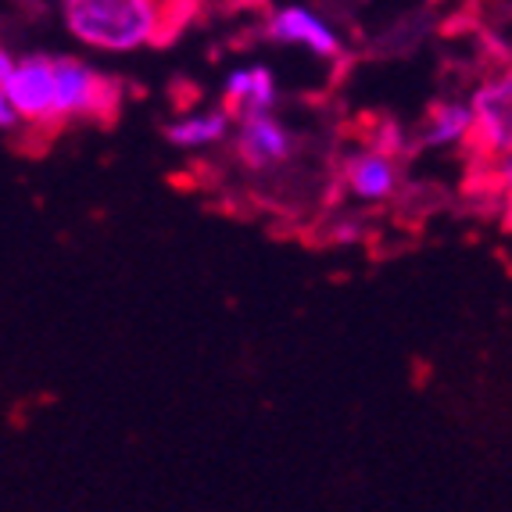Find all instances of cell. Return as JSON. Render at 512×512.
I'll return each mask as SVG.
<instances>
[{"mask_svg":"<svg viewBox=\"0 0 512 512\" xmlns=\"http://www.w3.org/2000/svg\"><path fill=\"white\" fill-rule=\"evenodd\" d=\"M65 26L94 51L169 47L201 15V0H61Z\"/></svg>","mask_w":512,"mask_h":512,"instance_id":"obj_1","label":"cell"},{"mask_svg":"<svg viewBox=\"0 0 512 512\" xmlns=\"http://www.w3.org/2000/svg\"><path fill=\"white\" fill-rule=\"evenodd\" d=\"M473 133L470 154L480 165H495L512 158V61L487 72L470 94Z\"/></svg>","mask_w":512,"mask_h":512,"instance_id":"obj_2","label":"cell"},{"mask_svg":"<svg viewBox=\"0 0 512 512\" xmlns=\"http://www.w3.org/2000/svg\"><path fill=\"white\" fill-rule=\"evenodd\" d=\"M54 94L61 126L72 119H94L111 126L122 111V83L94 72L79 58H54Z\"/></svg>","mask_w":512,"mask_h":512,"instance_id":"obj_3","label":"cell"},{"mask_svg":"<svg viewBox=\"0 0 512 512\" xmlns=\"http://www.w3.org/2000/svg\"><path fill=\"white\" fill-rule=\"evenodd\" d=\"M4 94H8L18 122H26L29 137H54L65 129L58 119V94H54V58H43V54L22 58L4 86Z\"/></svg>","mask_w":512,"mask_h":512,"instance_id":"obj_4","label":"cell"},{"mask_svg":"<svg viewBox=\"0 0 512 512\" xmlns=\"http://www.w3.org/2000/svg\"><path fill=\"white\" fill-rule=\"evenodd\" d=\"M298 151H301V140L276 119L273 111L237 122L233 158H237V162L244 165V172H251V176H273L276 169L294 162Z\"/></svg>","mask_w":512,"mask_h":512,"instance_id":"obj_5","label":"cell"},{"mask_svg":"<svg viewBox=\"0 0 512 512\" xmlns=\"http://www.w3.org/2000/svg\"><path fill=\"white\" fill-rule=\"evenodd\" d=\"M337 180L362 205H387L402 194L405 176H402V158H394L376 147H359V151L344 154Z\"/></svg>","mask_w":512,"mask_h":512,"instance_id":"obj_6","label":"cell"},{"mask_svg":"<svg viewBox=\"0 0 512 512\" xmlns=\"http://www.w3.org/2000/svg\"><path fill=\"white\" fill-rule=\"evenodd\" d=\"M265 36L276 43H298V47H308V51L316 54L323 61H344L348 51H344V43L337 40L330 26H326L323 18L312 15L305 8H283L273 11L269 22H265Z\"/></svg>","mask_w":512,"mask_h":512,"instance_id":"obj_7","label":"cell"},{"mask_svg":"<svg viewBox=\"0 0 512 512\" xmlns=\"http://www.w3.org/2000/svg\"><path fill=\"white\" fill-rule=\"evenodd\" d=\"M473 133V111L470 101L462 97H441L427 108L423 122L412 133V147L423 151H448V147H466Z\"/></svg>","mask_w":512,"mask_h":512,"instance_id":"obj_8","label":"cell"},{"mask_svg":"<svg viewBox=\"0 0 512 512\" xmlns=\"http://www.w3.org/2000/svg\"><path fill=\"white\" fill-rule=\"evenodd\" d=\"M276 101H280L276 79L265 65L237 69L222 83V111H226L233 122H244V119H251V115H265V111L276 108Z\"/></svg>","mask_w":512,"mask_h":512,"instance_id":"obj_9","label":"cell"},{"mask_svg":"<svg viewBox=\"0 0 512 512\" xmlns=\"http://www.w3.org/2000/svg\"><path fill=\"white\" fill-rule=\"evenodd\" d=\"M230 115L222 108L205 111V115H194V119H183V122H172L165 129V140L176 147H212L222 144L226 133H230Z\"/></svg>","mask_w":512,"mask_h":512,"instance_id":"obj_10","label":"cell"},{"mask_svg":"<svg viewBox=\"0 0 512 512\" xmlns=\"http://www.w3.org/2000/svg\"><path fill=\"white\" fill-rule=\"evenodd\" d=\"M484 172H487V187H491V201H495L498 215H502V226L512 230V158L484 165Z\"/></svg>","mask_w":512,"mask_h":512,"instance_id":"obj_11","label":"cell"},{"mask_svg":"<svg viewBox=\"0 0 512 512\" xmlns=\"http://www.w3.org/2000/svg\"><path fill=\"white\" fill-rule=\"evenodd\" d=\"M18 126V115L11 108L8 94H4V86H0V129H15Z\"/></svg>","mask_w":512,"mask_h":512,"instance_id":"obj_12","label":"cell"},{"mask_svg":"<svg viewBox=\"0 0 512 512\" xmlns=\"http://www.w3.org/2000/svg\"><path fill=\"white\" fill-rule=\"evenodd\" d=\"M11 72H15V61H11V54L0 47V86H8Z\"/></svg>","mask_w":512,"mask_h":512,"instance_id":"obj_13","label":"cell"}]
</instances>
